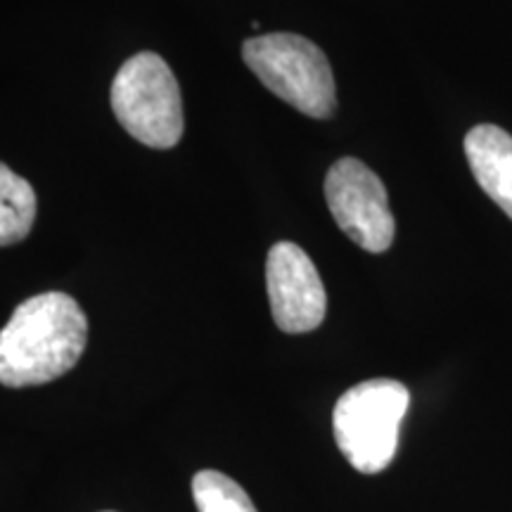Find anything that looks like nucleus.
I'll return each instance as SVG.
<instances>
[{
  "label": "nucleus",
  "mask_w": 512,
  "mask_h": 512,
  "mask_svg": "<svg viewBox=\"0 0 512 512\" xmlns=\"http://www.w3.org/2000/svg\"><path fill=\"white\" fill-rule=\"evenodd\" d=\"M88 344V318L64 292L22 302L0 330V384L36 387L69 373Z\"/></svg>",
  "instance_id": "1"
},
{
  "label": "nucleus",
  "mask_w": 512,
  "mask_h": 512,
  "mask_svg": "<svg viewBox=\"0 0 512 512\" xmlns=\"http://www.w3.org/2000/svg\"><path fill=\"white\" fill-rule=\"evenodd\" d=\"M408 406L411 392L406 384L387 377L361 382L339 396L332 427L339 451L351 467L363 475H377L389 467L399 448V430Z\"/></svg>",
  "instance_id": "2"
},
{
  "label": "nucleus",
  "mask_w": 512,
  "mask_h": 512,
  "mask_svg": "<svg viewBox=\"0 0 512 512\" xmlns=\"http://www.w3.org/2000/svg\"><path fill=\"white\" fill-rule=\"evenodd\" d=\"M242 60L273 95L313 119L332 117V67L316 43L299 34H264L242 43Z\"/></svg>",
  "instance_id": "3"
},
{
  "label": "nucleus",
  "mask_w": 512,
  "mask_h": 512,
  "mask_svg": "<svg viewBox=\"0 0 512 512\" xmlns=\"http://www.w3.org/2000/svg\"><path fill=\"white\" fill-rule=\"evenodd\" d=\"M112 110L138 143L171 150L185 131L181 88L171 67L155 53L121 64L112 81Z\"/></svg>",
  "instance_id": "4"
},
{
  "label": "nucleus",
  "mask_w": 512,
  "mask_h": 512,
  "mask_svg": "<svg viewBox=\"0 0 512 512\" xmlns=\"http://www.w3.org/2000/svg\"><path fill=\"white\" fill-rule=\"evenodd\" d=\"M325 200L344 235L366 252H387L396 223L384 183L361 159L344 157L325 176Z\"/></svg>",
  "instance_id": "5"
},
{
  "label": "nucleus",
  "mask_w": 512,
  "mask_h": 512,
  "mask_svg": "<svg viewBox=\"0 0 512 512\" xmlns=\"http://www.w3.org/2000/svg\"><path fill=\"white\" fill-rule=\"evenodd\" d=\"M266 287L273 320L283 332L304 335L325 318L328 297L309 254L294 242H278L266 259Z\"/></svg>",
  "instance_id": "6"
},
{
  "label": "nucleus",
  "mask_w": 512,
  "mask_h": 512,
  "mask_svg": "<svg viewBox=\"0 0 512 512\" xmlns=\"http://www.w3.org/2000/svg\"><path fill=\"white\" fill-rule=\"evenodd\" d=\"M465 155L486 195L512 219V136L501 126L482 124L465 136Z\"/></svg>",
  "instance_id": "7"
},
{
  "label": "nucleus",
  "mask_w": 512,
  "mask_h": 512,
  "mask_svg": "<svg viewBox=\"0 0 512 512\" xmlns=\"http://www.w3.org/2000/svg\"><path fill=\"white\" fill-rule=\"evenodd\" d=\"M36 221V192L27 178L0 162V247L17 245Z\"/></svg>",
  "instance_id": "8"
},
{
  "label": "nucleus",
  "mask_w": 512,
  "mask_h": 512,
  "mask_svg": "<svg viewBox=\"0 0 512 512\" xmlns=\"http://www.w3.org/2000/svg\"><path fill=\"white\" fill-rule=\"evenodd\" d=\"M192 496L197 512H259L247 491L216 470H202L192 479Z\"/></svg>",
  "instance_id": "9"
}]
</instances>
